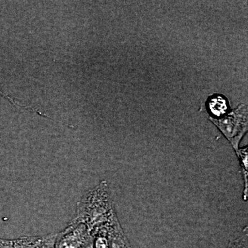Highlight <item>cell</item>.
<instances>
[{"instance_id":"1","label":"cell","mask_w":248,"mask_h":248,"mask_svg":"<svg viewBox=\"0 0 248 248\" xmlns=\"http://www.w3.org/2000/svg\"><path fill=\"white\" fill-rule=\"evenodd\" d=\"M116 214L108 183L103 180L78 202L73 221L83 223L91 232L106 224Z\"/></svg>"},{"instance_id":"2","label":"cell","mask_w":248,"mask_h":248,"mask_svg":"<svg viewBox=\"0 0 248 248\" xmlns=\"http://www.w3.org/2000/svg\"><path fill=\"white\" fill-rule=\"evenodd\" d=\"M210 120L226 137L236 153L248 130L247 107L242 104L227 115L217 119L210 117Z\"/></svg>"},{"instance_id":"3","label":"cell","mask_w":248,"mask_h":248,"mask_svg":"<svg viewBox=\"0 0 248 248\" xmlns=\"http://www.w3.org/2000/svg\"><path fill=\"white\" fill-rule=\"evenodd\" d=\"M93 237L87 227L74 221L58 233L55 248H92Z\"/></svg>"},{"instance_id":"4","label":"cell","mask_w":248,"mask_h":248,"mask_svg":"<svg viewBox=\"0 0 248 248\" xmlns=\"http://www.w3.org/2000/svg\"><path fill=\"white\" fill-rule=\"evenodd\" d=\"M109 248H130L128 239L121 226L117 214L104 224Z\"/></svg>"},{"instance_id":"5","label":"cell","mask_w":248,"mask_h":248,"mask_svg":"<svg viewBox=\"0 0 248 248\" xmlns=\"http://www.w3.org/2000/svg\"><path fill=\"white\" fill-rule=\"evenodd\" d=\"M238 159H239L241 173L244 179V190H243V199L244 201L248 200V147L240 148L236 152Z\"/></svg>"},{"instance_id":"6","label":"cell","mask_w":248,"mask_h":248,"mask_svg":"<svg viewBox=\"0 0 248 248\" xmlns=\"http://www.w3.org/2000/svg\"><path fill=\"white\" fill-rule=\"evenodd\" d=\"M208 110L213 115L212 118H220L224 115L228 110V104L224 97L222 96H214L208 102Z\"/></svg>"},{"instance_id":"7","label":"cell","mask_w":248,"mask_h":248,"mask_svg":"<svg viewBox=\"0 0 248 248\" xmlns=\"http://www.w3.org/2000/svg\"><path fill=\"white\" fill-rule=\"evenodd\" d=\"M0 96L7 99L12 105L17 108H22V110L29 111V112H33V113L37 114V115L42 116V117H46V118L48 117L50 120H53V118L50 117V116L46 115V114L43 113V112H40V111L37 110V109L34 108L33 107H29V106L25 105V104H22V103L20 102H18V101L16 100V99L11 97V96L8 95L6 93L2 92L1 90H0Z\"/></svg>"},{"instance_id":"8","label":"cell","mask_w":248,"mask_h":248,"mask_svg":"<svg viewBox=\"0 0 248 248\" xmlns=\"http://www.w3.org/2000/svg\"><path fill=\"white\" fill-rule=\"evenodd\" d=\"M244 233L241 237L239 239L236 240L234 241V244L232 245L231 248H247L248 242V228L246 227V229L244 230Z\"/></svg>"}]
</instances>
